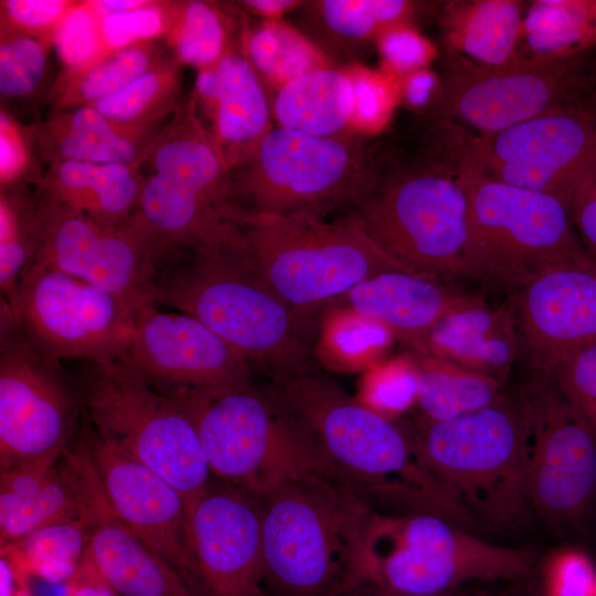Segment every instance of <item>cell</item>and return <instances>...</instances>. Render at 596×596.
<instances>
[{"instance_id":"6da1fadb","label":"cell","mask_w":596,"mask_h":596,"mask_svg":"<svg viewBox=\"0 0 596 596\" xmlns=\"http://www.w3.org/2000/svg\"><path fill=\"white\" fill-rule=\"evenodd\" d=\"M268 392L301 428L330 477L372 508L432 512L468 530L478 526L413 438L338 384L312 374L272 383Z\"/></svg>"},{"instance_id":"7a4b0ae2","label":"cell","mask_w":596,"mask_h":596,"mask_svg":"<svg viewBox=\"0 0 596 596\" xmlns=\"http://www.w3.org/2000/svg\"><path fill=\"white\" fill-rule=\"evenodd\" d=\"M423 153L383 160L372 188L341 219L405 272L443 283L466 278L469 200L453 126H432Z\"/></svg>"},{"instance_id":"3957f363","label":"cell","mask_w":596,"mask_h":596,"mask_svg":"<svg viewBox=\"0 0 596 596\" xmlns=\"http://www.w3.org/2000/svg\"><path fill=\"white\" fill-rule=\"evenodd\" d=\"M152 299L202 322L272 383L317 374L299 312L258 278L241 247L170 256L156 277Z\"/></svg>"},{"instance_id":"277c9868","label":"cell","mask_w":596,"mask_h":596,"mask_svg":"<svg viewBox=\"0 0 596 596\" xmlns=\"http://www.w3.org/2000/svg\"><path fill=\"white\" fill-rule=\"evenodd\" d=\"M265 596H337L368 576L364 528L373 509L326 473L257 497Z\"/></svg>"},{"instance_id":"5b68a950","label":"cell","mask_w":596,"mask_h":596,"mask_svg":"<svg viewBox=\"0 0 596 596\" xmlns=\"http://www.w3.org/2000/svg\"><path fill=\"white\" fill-rule=\"evenodd\" d=\"M531 418L522 386L494 404L445 421H426L412 436L436 477L476 519L514 530L533 512L528 485Z\"/></svg>"},{"instance_id":"8992f818","label":"cell","mask_w":596,"mask_h":596,"mask_svg":"<svg viewBox=\"0 0 596 596\" xmlns=\"http://www.w3.org/2000/svg\"><path fill=\"white\" fill-rule=\"evenodd\" d=\"M383 155L350 135L318 137L269 129L232 168L248 214L324 219L350 210L374 184Z\"/></svg>"},{"instance_id":"52a82bcc","label":"cell","mask_w":596,"mask_h":596,"mask_svg":"<svg viewBox=\"0 0 596 596\" xmlns=\"http://www.w3.org/2000/svg\"><path fill=\"white\" fill-rule=\"evenodd\" d=\"M457 148L469 200L466 278L511 296L544 268L588 255L566 203L482 173L459 129Z\"/></svg>"},{"instance_id":"ba28073f","label":"cell","mask_w":596,"mask_h":596,"mask_svg":"<svg viewBox=\"0 0 596 596\" xmlns=\"http://www.w3.org/2000/svg\"><path fill=\"white\" fill-rule=\"evenodd\" d=\"M368 577L403 594L437 595L469 581L530 575L535 551L489 543L432 512L372 509L364 528Z\"/></svg>"},{"instance_id":"9c48e42d","label":"cell","mask_w":596,"mask_h":596,"mask_svg":"<svg viewBox=\"0 0 596 596\" xmlns=\"http://www.w3.org/2000/svg\"><path fill=\"white\" fill-rule=\"evenodd\" d=\"M242 235L251 268L298 312L342 298L376 274L404 270L342 220L246 213Z\"/></svg>"},{"instance_id":"30bf717a","label":"cell","mask_w":596,"mask_h":596,"mask_svg":"<svg viewBox=\"0 0 596 596\" xmlns=\"http://www.w3.org/2000/svg\"><path fill=\"white\" fill-rule=\"evenodd\" d=\"M192 421L212 477L256 497L280 483L326 473L311 443L268 391L171 396Z\"/></svg>"},{"instance_id":"8fae6325","label":"cell","mask_w":596,"mask_h":596,"mask_svg":"<svg viewBox=\"0 0 596 596\" xmlns=\"http://www.w3.org/2000/svg\"><path fill=\"white\" fill-rule=\"evenodd\" d=\"M77 384L93 429L168 480L187 505L209 487L213 477L196 429L175 398L118 363H89Z\"/></svg>"},{"instance_id":"7c38bea8","label":"cell","mask_w":596,"mask_h":596,"mask_svg":"<svg viewBox=\"0 0 596 596\" xmlns=\"http://www.w3.org/2000/svg\"><path fill=\"white\" fill-rule=\"evenodd\" d=\"M20 336L54 361L116 363L126 355L142 304L33 264L2 297Z\"/></svg>"},{"instance_id":"4fadbf2b","label":"cell","mask_w":596,"mask_h":596,"mask_svg":"<svg viewBox=\"0 0 596 596\" xmlns=\"http://www.w3.org/2000/svg\"><path fill=\"white\" fill-rule=\"evenodd\" d=\"M590 53L564 61L518 58L499 66L445 53L432 120L487 136L588 98L596 79Z\"/></svg>"},{"instance_id":"5bb4252c","label":"cell","mask_w":596,"mask_h":596,"mask_svg":"<svg viewBox=\"0 0 596 596\" xmlns=\"http://www.w3.org/2000/svg\"><path fill=\"white\" fill-rule=\"evenodd\" d=\"M81 412L78 384L60 361L20 336L2 301L0 469L54 467L73 441Z\"/></svg>"},{"instance_id":"9a60e30c","label":"cell","mask_w":596,"mask_h":596,"mask_svg":"<svg viewBox=\"0 0 596 596\" xmlns=\"http://www.w3.org/2000/svg\"><path fill=\"white\" fill-rule=\"evenodd\" d=\"M465 151L486 175L571 204L596 171L592 96L487 136L462 131Z\"/></svg>"},{"instance_id":"2e32d148","label":"cell","mask_w":596,"mask_h":596,"mask_svg":"<svg viewBox=\"0 0 596 596\" xmlns=\"http://www.w3.org/2000/svg\"><path fill=\"white\" fill-rule=\"evenodd\" d=\"M32 223L34 264L155 304V280L167 256L135 213L118 224H103L33 191Z\"/></svg>"},{"instance_id":"e0dca14e","label":"cell","mask_w":596,"mask_h":596,"mask_svg":"<svg viewBox=\"0 0 596 596\" xmlns=\"http://www.w3.org/2000/svg\"><path fill=\"white\" fill-rule=\"evenodd\" d=\"M531 434L528 485L533 511L554 526L581 522L596 498V434L550 375L522 385Z\"/></svg>"},{"instance_id":"ac0fdd59","label":"cell","mask_w":596,"mask_h":596,"mask_svg":"<svg viewBox=\"0 0 596 596\" xmlns=\"http://www.w3.org/2000/svg\"><path fill=\"white\" fill-rule=\"evenodd\" d=\"M147 307L130 347L118 363L153 390L172 396L223 395L253 385L254 370L195 318Z\"/></svg>"},{"instance_id":"d6986e66","label":"cell","mask_w":596,"mask_h":596,"mask_svg":"<svg viewBox=\"0 0 596 596\" xmlns=\"http://www.w3.org/2000/svg\"><path fill=\"white\" fill-rule=\"evenodd\" d=\"M185 534L200 596H265L256 496L212 479L187 505Z\"/></svg>"},{"instance_id":"ffe728a7","label":"cell","mask_w":596,"mask_h":596,"mask_svg":"<svg viewBox=\"0 0 596 596\" xmlns=\"http://www.w3.org/2000/svg\"><path fill=\"white\" fill-rule=\"evenodd\" d=\"M60 464L77 496L88 536L86 557L117 596H199L116 514L79 438L71 443Z\"/></svg>"},{"instance_id":"44dd1931","label":"cell","mask_w":596,"mask_h":596,"mask_svg":"<svg viewBox=\"0 0 596 596\" xmlns=\"http://www.w3.org/2000/svg\"><path fill=\"white\" fill-rule=\"evenodd\" d=\"M532 374L550 375L566 353L596 341V262L555 263L510 296Z\"/></svg>"},{"instance_id":"7402d4cb","label":"cell","mask_w":596,"mask_h":596,"mask_svg":"<svg viewBox=\"0 0 596 596\" xmlns=\"http://www.w3.org/2000/svg\"><path fill=\"white\" fill-rule=\"evenodd\" d=\"M78 438L116 514L198 593L185 534L187 503L180 491L103 439L86 421Z\"/></svg>"},{"instance_id":"603a6c76","label":"cell","mask_w":596,"mask_h":596,"mask_svg":"<svg viewBox=\"0 0 596 596\" xmlns=\"http://www.w3.org/2000/svg\"><path fill=\"white\" fill-rule=\"evenodd\" d=\"M191 100L209 118L206 127L231 169L272 129L262 79L247 57L235 51L199 70Z\"/></svg>"},{"instance_id":"cb8c5ba5","label":"cell","mask_w":596,"mask_h":596,"mask_svg":"<svg viewBox=\"0 0 596 596\" xmlns=\"http://www.w3.org/2000/svg\"><path fill=\"white\" fill-rule=\"evenodd\" d=\"M145 163L150 164L152 173L187 193L232 214L244 215L232 169L191 99L180 105L159 131Z\"/></svg>"},{"instance_id":"d4e9b609","label":"cell","mask_w":596,"mask_h":596,"mask_svg":"<svg viewBox=\"0 0 596 596\" xmlns=\"http://www.w3.org/2000/svg\"><path fill=\"white\" fill-rule=\"evenodd\" d=\"M164 125L121 124L84 105L51 113L23 128L33 155L49 167L61 161L145 163Z\"/></svg>"},{"instance_id":"484cf974","label":"cell","mask_w":596,"mask_h":596,"mask_svg":"<svg viewBox=\"0 0 596 596\" xmlns=\"http://www.w3.org/2000/svg\"><path fill=\"white\" fill-rule=\"evenodd\" d=\"M342 299L356 315L419 344L446 316L482 298L447 283L387 270L359 283Z\"/></svg>"},{"instance_id":"4316f807","label":"cell","mask_w":596,"mask_h":596,"mask_svg":"<svg viewBox=\"0 0 596 596\" xmlns=\"http://www.w3.org/2000/svg\"><path fill=\"white\" fill-rule=\"evenodd\" d=\"M419 344L504 383L521 341L510 302L493 307L482 298L446 316Z\"/></svg>"},{"instance_id":"83f0119b","label":"cell","mask_w":596,"mask_h":596,"mask_svg":"<svg viewBox=\"0 0 596 596\" xmlns=\"http://www.w3.org/2000/svg\"><path fill=\"white\" fill-rule=\"evenodd\" d=\"M142 163L61 161L47 167L34 191L103 224H118L138 206Z\"/></svg>"},{"instance_id":"f1b7e54d","label":"cell","mask_w":596,"mask_h":596,"mask_svg":"<svg viewBox=\"0 0 596 596\" xmlns=\"http://www.w3.org/2000/svg\"><path fill=\"white\" fill-rule=\"evenodd\" d=\"M526 4L521 0L444 2L438 11L444 52L485 66L517 61Z\"/></svg>"},{"instance_id":"f546056e","label":"cell","mask_w":596,"mask_h":596,"mask_svg":"<svg viewBox=\"0 0 596 596\" xmlns=\"http://www.w3.org/2000/svg\"><path fill=\"white\" fill-rule=\"evenodd\" d=\"M78 518L77 496L60 460L51 468L0 469L1 546Z\"/></svg>"},{"instance_id":"4dcf8cb0","label":"cell","mask_w":596,"mask_h":596,"mask_svg":"<svg viewBox=\"0 0 596 596\" xmlns=\"http://www.w3.org/2000/svg\"><path fill=\"white\" fill-rule=\"evenodd\" d=\"M353 109L352 76L330 66L287 82L278 88L273 104L278 126L318 137L343 135Z\"/></svg>"},{"instance_id":"1f68e13d","label":"cell","mask_w":596,"mask_h":596,"mask_svg":"<svg viewBox=\"0 0 596 596\" xmlns=\"http://www.w3.org/2000/svg\"><path fill=\"white\" fill-rule=\"evenodd\" d=\"M596 49V0L528 1L519 58L564 61Z\"/></svg>"},{"instance_id":"d6a6232c","label":"cell","mask_w":596,"mask_h":596,"mask_svg":"<svg viewBox=\"0 0 596 596\" xmlns=\"http://www.w3.org/2000/svg\"><path fill=\"white\" fill-rule=\"evenodd\" d=\"M172 57L160 40L138 43L77 70H63L53 82L47 102L52 113L93 105Z\"/></svg>"},{"instance_id":"836d02e7","label":"cell","mask_w":596,"mask_h":596,"mask_svg":"<svg viewBox=\"0 0 596 596\" xmlns=\"http://www.w3.org/2000/svg\"><path fill=\"white\" fill-rule=\"evenodd\" d=\"M414 374L415 402L426 421L445 422L498 402L504 383L453 361L423 352Z\"/></svg>"},{"instance_id":"e575fe53","label":"cell","mask_w":596,"mask_h":596,"mask_svg":"<svg viewBox=\"0 0 596 596\" xmlns=\"http://www.w3.org/2000/svg\"><path fill=\"white\" fill-rule=\"evenodd\" d=\"M425 3L407 0H323L309 6L310 20L329 42L359 46L389 28L412 22Z\"/></svg>"},{"instance_id":"d590c367","label":"cell","mask_w":596,"mask_h":596,"mask_svg":"<svg viewBox=\"0 0 596 596\" xmlns=\"http://www.w3.org/2000/svg\"><path fill=\"white\" fill-rule=\"evenodd\" d=\"M88 536L81 518L45 526L22 541L2 546L26 577L70 583L86 555Z\"/></svg>"},{"instance_id":"8d00e7d4","label":"cell","mask_w":596,"mask_h":596,"mask_svg":"<svg viewBox=\"0 0 596 596\" xmlns=\"http://www.w3.org/2000/svg\"><path fill=\"white\" fill-rule=\"evenodd\" d=\"M182 66L170 57L121 91L92 106L106 117L132 126H161L178 107Z\"/></svg>"},{"instance_id":"74e56055","label":"cell","mask_w":596,"mask_h":596,"mask_svg":"<svg viewBox=\"0 0 596 596\" xmlns=\"http://www.w3.org/2000/svg\"><path fill=\"white\" fill-rule=\"evenodd\" d=\"M245 56L257 74L281 87L292 78L327 67L322 52L292 28L268 21L251 31L245 43Z\"/></svg>"},{"instance_id":"f35d334b","label":"cell","mask_w":596,"mask_h":596,"mask_svg":"<svg viewBox=\"0 0 596 596\" xmlns=\"http://www.w3.org/2000/svg\"><path fill=\"white\" fill-rule=\"evenodd\" d=\"M164 42L181 65L199 70L214 65L231 51L225 19L215 4L206 1H178Z\"/></svg>"},{"instance_id":"ab89813d","label":"cell","mask_w":596,"mask_h":596,"mask_svg":"<svg viewBox=\"0 0 596 596\" xmlns=\"http://www.w3.org/2000/svg\"><path fill=\"white\" fill-rule=\"evenodd\" d=\"M32 192H0V287L8 297L35 259Z\"/></svg>"},{"instance_id":"60d3db41","label":"cell","mask_w":596,"mask_h":596,"mask_svg":"<svg viewBox=\"0 0 596 596\" xmlns=\"http://www.w3.org/2000/svg\"><path fill=\"white\" fill-rule=\"evenodd\" d=\"M53 42L20 34H1L0 95L2 104L28 98L41 86Z\"/></svg>"},{"instance_id":"b9f144b4","label":"cell","mask_w":596,"mask_h":596,"mask_svg":"<svg viewBox=\"0 0 596 596\" xmlns=\"http://www.w3.org/2000/svg\"><path fill=\"white\" fill-rule=\"evenodd\" d=\"M178 2L153 1L134 10L100 17L102 40L107 53L166 38Z\"/></svg>"},{"instance_id":"7bdbcfd3","label":"cell","mask_w":596,"mask_h":596,"mask_svg":"<svg viewBox=\"0 0 596 596\" xmlns=\"http://www.w3.org/2000/svg\"><path fill=\"white\" fill-rule=\"evenodd\" d=\"M53 45L63 70L85 67L108 53L100 33V15L88 1H78L58 26Z\"/></svg>"},{"instance_id":"ee69618b","label":"cell","mask_w":596,"mask_h":596,"mask_svg":"<svg viewBox=\"0 0 596 596\" xmlns=\"http://www.w3.org/2000/svg\"><path fill=\"white\" fill-rule=\"evenodd\" d=\"M550 376L596 434V341L563 355Z\"/></svg>"},{"instance_id":"f6af8a7d","label":"cell","mask_w":596,"mask_h":596,"mask_svg":"<svg viewBox=\"0 0 596 596\" xmlns=\"http://www.w3.org/2000/svg\"><path fill=\"white\" fill-rule=\"evenodd\" d=\"M78 1L1 0V34L29 35L54 42L55 33Z\"/></svg>"},{"instance_id":"bcb514c9","label":"cell","mask_w":596,"mask_h":596,"mask_svg":"<svg viewBox=\"0 0 596 596\" xmlns=\"http://www.w3.org/2000/svg\"><path fill=\"white\" fill-rule=\"evenodd\" d=\"M38 161L26 139L24 128L3 107L0 111V184L1 191H26L41 178L31 173Z\"/></svg>"},{"instance_id":"7dc6e473","label":"cell","mask_w":596,"mask_h":596,"mask_svg":"<svg viewBox=\"0 0 596 596\" xmlns=\"http://www.w3.org/2000/svg\"><path fill=\"white\" fill-rule=\"evenodd\" d=\"M376 45L387 70L398 78L428 67L437 56L435 45L412 22L389 28L379 35Z\"/></svg>"},{"instance_id":"c3c4849f","label":"cell","mask_w":596,"mask_h":596,"mask_svg":"<svg viewBox=\"0 0 596 596\" xmlns=\"http://www.w3.org/2000/svg\"><path fill=\"white\" fill-rule=\"evenodd\" d=\"M354 86L352 121L364 127H376L387 118L395 92L391 83L376 75H351Z\"/></svg>"},{"instance_id":"681fc988","label":"cell","mask_w":596,"mask_h":596,"mask_svg":"<svg viewBox=\"0 0 596 596\" xmlns=\"http://www.w3.org/2000/svg\"><path fill=\"white\" fill-rule=\"evenodd\" d=\"M557 596H595L596 574L592 563L579 553L561 557L556 568Z\"/></svg>"},{"instance_id":"f907efd6","label":"cell","mask_w":596,"mask_h":596,"mask_svg":"<svg viewBox=\"0 0 596 596\" xmlns=\"http://www.w3.org/2000/svg\"><path fill=\"white\" fill-rule=\"evenodd\" d=\"M571 214L584 249L596 262V171L575 195Z\"/></svg>"},{"instance_id":"816d5d0a","label":"cell","mask_w":596,"mask_h":596,"mask_svg":"<svg viewBox=\"0 0 596 596\" xmlns=\"http://www.w3.org/2000/svg\"><path fill=\"white\" fill-rule=\"evenodd\" d=\"M398 93L413 108H433L440 93V76L428 67L400 77Z\"/></svg>"},{"instance_id":"f5cc1de1","label":"cell","mask_w":596,"mask_h":596,"mask_svg":"<svg viewBox=\"0 0 596 596\" xmlns=\"http://www.w3.org/2000/svg\"><path fill=\"white\" fill-rule=\"evenodd\" d=\"M66 596H117L98 575L85 555L74 578L68 583Z\"/></svg>"},{"instance_id":"db71d44e","label":"cell","mask_w":596,"mask_h":596,"mask_svg":"<svg viewBox=\"0 0 596 596\" xmlns=\"http://www.w3.org/2000/svg\"><path fill=\"white\" fill-rule=\"evenodd\" d=\"M25 576L11 555L1 549L0 557V596H17L25 588Z\"/></svg>"},{"instance_id":"11a10c76","label":"cell","mask_w":596,"mask_h":596,"mask_svg":"<svg viewBox=\"0 0 596 596\" xmlns=\"http://www.w3.org/2000/svg\"><path fill=\"white\" fill-rule=\"evenodd\" d=\"M337 596H458L448 592L437 595H411L391 590L370 577H363L342 590Z\"/></svg>"},{"instance_id":"9f6ffc18","label":"cell","mask_w":596,"mask_h":596,"mask_svg":"<svg viewBox=\"0 0 596 596\" xmlns=\"http://www.w3.org/2000/svg\"><path fill=\"white\" fill-rule=\"evenodd\" d=\"M149 0H89L91 7L100 15L125 12L147 4Z\"/></svg>"},{"instance_id":"6f0895ef","label":"cell","mask_w":596,"mask_h":596,"mask_svg":"<svg viewBox=\"0 0 596 596\" xmlns=\"http://www.w3.org/2000/svg\"><path fill=\"white\" fill-rule=\"evenodd\" d=\"M245 7H248L252 10H255L256 12L260 14L266 15H278L292 6L296 4V1H287V0H252V1H244L243 2Z\"/></svg>"},{"instance_id":"680465c9","label":"cell","mask_w":596,"mask_h":596,"mask_svg":"<svg viewBox=\"0 0 596 596\" xmlns=\"http://www.w3.org/2000/svg\"><path fill=\"white\" fill-rule=\"evenodd\" d=\"M592 104L596 114V79H595L593 92H592Z\"/></svg>"}]
</instances>
